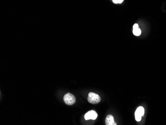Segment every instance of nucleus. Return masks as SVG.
<instances>
[{
	"label": "nucleus",
	"mask_w": 166,
	"mask_h": 125,
	"mask_svg": "<svg viewBox=\"0 0 166 125\" xmlns=\"http://www.w3.org/2000/svg\"><path fill=\"white\" fill-rule=\"evenodd\" d=\"M87 100L90 104H95L100 101V98L98 95L93 92H89L88 95Z\"/></svg>",
	"instance_id": "obj_1"
},
{
	"label": "nucleus",
	"mask_w": 166,
	"mask_h": 125,
	"mask_svg": "<svg viewBox=\"0 0 166 125\" xmlns=\"http://www.w3.org/2000/svg\"><path fill=\"white\" fill-rule=\"evenodd\" d=\"M63 100L66 104L68 105H72L76 102V98L73 94L68 93L64 96Z\"/></svg>",
	"instance_id": "obj_2"
},
{
	"label": "nucleus",
	"mask_w": 166,
	"mask_h": 125,
	"mask_svg": "<svg viewBox=\"0 0 166 125\" xmlns=\"http://www.w3.org/2000/svg\"><path fill=\"white\" fill-rule=\"evenodd\" d=\"M144 114V109L143 107H139L135 113V118L137 122H140L141 120L142 116Z\"/></svg>",
	"instance_id": "obj_3"
},
{
	"label": "nucleus",
	"mask_w": 166,
	"mask_h": 125,
	"mask_svg": "<svg viewBox=\"0 0 166 125\" xmlns=\"http://www.w3.org/2000/svg\"><path fill=\"white\" fill-rule=\"evenodd\" d=\"M97 117L96 112L93 110H91L87 112L84 115V119L85 120H95Z\"/></svg>",
	"instance_id": "obj_4"
},
{
	"label": "nucleus",
	"mask_w": 166,
	"mask_h": 125,
	"mask_svg": "<svg viewBox=\"0 0 166 125\" xmlns=\"http://www.w3.org/2000/svg\"><path fill=\"white\" fill-rule=\"evenodd\" d=\"M106 125H116V124L114 122L113 117L111 115H108L105 118Z\"/></svg>",
	"instance_id": "obj_5"
},
{
	"label": "nucleus",
	"mask_w": 166,
	"mask_h": 125,
	"mask_svg": "<svg viewBox=\"0 0 166 125\" xmlns=\"http://www.w3.org/2000/svg\"><path fill=\"white\" fill-rule=\"evenodd\" d=\"M133 33L136 36H139L141 33V31L139 28H134L133 29Z\"/></svg>",
	"instance_id": "obj_6"
},
{
	"label": "nucleus",
	"mask_w": 166,
	"mask_h": 125,
	"mask_svg": "<svg viewBox=\"0 0 166 125\" xmlns=\"http://www.w3.org/2000/svg\"><path fill=\"white\" fill-rule=\"evenodd\" d=\"M133 29L134 28H139V25L138 24H134L133 26Z\"/></svg>",
	"instance_id": "obj_7"
},
{
	"label": "nucleus",
	"mask_w": 166,
	"mask_h": 125,
	"mask_svg": "<svg viewBox=\"0 0 166 125\" xmlns=\"http://www.w3.org/2000/svg\"><path fill=\"white\" fill-rule=\"evenodd\" d=\"M112 1L114 3H118V0H112Z\"/></svg>",
	"instance_id": "obj_8"
},
{
	"label": "nucleus",
	"mask_w": 166,
	"mask_h": 125,
	"mask_svg": "<svg viewBox=\"0 0 166 125\" xmlns=\"http://www.w3.org/2000/svg\"><path fill=\"white\" fill-rule=\"evenodd\" d=\"M118 0V3H121L122 2V1H123V0Z\"/></svg>",
	"instance_id": "obj_9"
}]
</instances>
